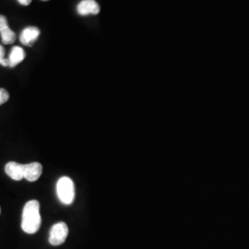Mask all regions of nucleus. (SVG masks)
<instances>
[{"label": "nucleus", "instance_id": "f257e3e1", "mask_svg": "<svg viewBox=\"0 0 249 249\" xmlns=\"http://www.w3.org/2000/svg\"><path fill=\"white\" fill-rule=\"evenodd\" d=\"M40 203L37 200H30L23 208L21 228L27 233L33 234L38 231L40 229Z\"/></svg>", "mask_w": 249, "mask_h": 249}, {"label": "nucleus", "instance_id": "f03ea898", "mask_svg": "<svg viewBox=\"0 0 249 249\" xmlns=\"http://www.w3.org/2000/svg\"><path fill=\"white\" fill-rule=\"evenodd\" d=\"M56 192L62 203L71 204L75 197V187L71 179L67 177L60 178L56 184Z\"/></svg>", "mask_w": 249, "mask_h": 249}, {"label": "nucleus", "instance_id": "7ed1b4c3", "mask_svg": "<svg viewBox=\"0 0 249 249\" xmlns=\"http://www.w3.org/2000/svg\"><path fill=\"white\" fill-rule=\"evenodd\" d=\"M69 234V227L65 223L53 224L50 230L49 243L52 246H60L66 241Z\"/></svg>", "mask_w": 249, "mask_h": 249}, {"label": "nucleus", "instance_id": "20e7f679", "mask_svg": "<svg viewBox=\"0 0 249 249\" xmlns=\"http://www.w3.org/2000/svg\"><path fill=\"white\" fill-rule=\"evenodd\" d=\"M40 36V30L37 27H26L20 34L19 41L22 45L33 46Z\"/></svg>", "mask_w": 249, "mask_h": 249}, {"label": "nucleus", "instance_id": "39448f33", "mask_svg": "<svg viewBox=\"0 0 249 249\" xmlns=\"http://www.w3.org/2000/svg\"><path fill=\"white\" fill-rule=\"evenodd\" d=\"M77 11L81 16L97 15L100 12V6L95 0H82L77 7Z\"/></svg>", "mask_w": 249, "mask_h": 249}, {"label": "nucleus", "instance_id": "423d86ee", "mask_svg": "<svg viewBox=\"0 0 249 249\" xmlns=\"http://www.w3.org/2000/svg\"><path fill=\"white\" fill-rule=\"evenodd\" d=\"M24 178L30 182H35L38 180L43 173V166L40 162H32L23 164Z\"/></svg>", "mask_w": 249, "mask_h": 249}, {"label": "nucleus", "instance_id": "0eeeda50", "mask_svg": "<svg viewBox=\"0 0 249 249\" xmlns=\"http://www.w3.org/2000/svg\"><path fill=\"white\" fill-rule=\"evenodd\" d=\"M5 172L9 178L16 181H19L24 178L23 164L15 161H9L5 166Z\"/></svg>", "mask_w": 249, "mask_h": 249}, {"label": "nucleus", "instance_id": "6e6552de", "mask_svg": "<svg viewBox=\"0 0 249 249\" xmlns=\"http://www.w3.org/2000/svg\"><path fill=\"white\" fill-rule=\"evenodd\" d=\"M25 58V52L24 50L19 47V46H14L11 49V52L9 53V68H14L19 63L22 62Z\"/></svg>", "mask_w": 249, "mask_h": 249}, {"label": "nucleus", "instance_id": "1a4fd4ad", "mask_svg": "<svg viewBox=\"0 0 249 249\" xmlns=\"http://www.w3.org/2000/svg\"><path fill=\"white\" fill-rule=\"evenodd\" d=\"M1 41L4 45H11L16 41V34L9 28V25L0 30Z\"/></svg>", "mask_w": 249, "mask_h": 249}, {"label": "nucleus", "instance_id": "9d476101", "mask_svg": "<svg viewBox=\"0 0 249 249\" xmlns=\"http://www.w3.org/2000/svg\"><path fill=\"white\" fill-rule=\"evenodd\" d=\"M0 65L3 67H9V59L5 58V49L0 45Z\"/></svg>", "mask_w": 249, "mask_h": 249}, {"label": "nucleus", "instance_id": "9b49d317", "mask_svg": "<svg viewBox=\"0 0 249 249\" xmlns=\"http://www.w3.org/2000/svg\"><path fill=\"white\" fill-rule=\"evenodd\" d=\"M9 92L5 89H0V101L2 104H5L9 101Z\"/></svg>", "mask_w": 249, "mask_h": 249}, {"label": "nucleus", "instance_id": "f8f14e48", "mask_svg": "<svg viewBox=\"0 0 249 249\" xmlns=\"http://www.w3.org/2000/svg\"><path fill=\"white\" fill-rule=\"evenodd\" d=\"M7 25H9L8 19H7V18H6L5 16L0 15V30H1L2 28H4V27L7 26Z\"/></svg>", "mask_w": 249, "mask_h": 249}, {"label": "nucleus", "instance_id": "ddd939ff", "mask_svg": "<svg viewBox=\"0 0 249 249\" xmlns=\"http://www.w3.org/2000/svg\"><path fill=\"white\" fill-rule=\"evenodd\" d=\"M18 2L22 6H29L32 3V0H18Z\"/></svg>", "mask_w": 249, "mask_h": 249}, {"label": "nucleus", "instance_id": "4468645a", "mask_svg": "<svg viewBox=\"0 0 249 249\" xmlns=\"http://www.w3.org/2000/svg\"><path fill=\"white\" fill-rule=\"evenodd\" d=\"M1 105H3V104H2V103H1V101H0V106H1Z\"/></svg>", "mask_w": 249, "mask_h": 249}, {"label": "nucleus", "instance_id": "2eb2a0df", "mask_svg": "<svg viewBox=\"0 0 249 249\" xmlns=\"http://www.w3.org/2000/svg\"><path fill=\"white\" fill-rule=\"evenodd\" d=\"M43 1H47V0H43Z\"/></svg>", "mask_w": 249, "mask_h": 249}, {"label": "nucleus", "instance_id": "dca6fc26", "mask_svg": "<svg viewBox=\"0 0 249 249\" xmlns=\"http://www.w3.org/2000/svg\"><path fill=\"white\" fill-rule=\"evenodd\" d=\"M0 213H1V210H0Z\"/></svg>", "mask_w": 249, "mask_h": 249}]
</instances>
